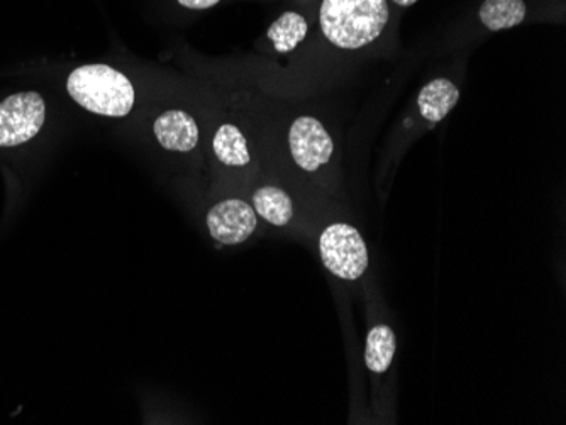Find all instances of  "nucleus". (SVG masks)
<instances>
[{"label":"nucleus","mask_w":566,"mask_h":425,"mask_svg":"<svg viewBox=\"0 0 566 425\" xmlns=\"http://www.w3.org/2000/svg\"><path fill=\"white\" fill-rule=\"evenodd\" d=\"M322 35L341 50H360L376 41L389 23L386 0H322Z\"/></svg>","instance_id":"nucleus-1"},{"label":"nucleus","mask_w":566,"mask_h":425,"mask_svg":"<svg viewBox=\"0 0 566 425\" xmlns=\"http://www.w3.org/2000/svg\"><path fill=\"white\" fill-rule=\"evenodd\" d=\"M66 90L81 108L94 114L124 117L133 111V84L124 73L108 65L73 70Z\"/></svg>","instance_id":"nucleus-2"},{"label":"nucleus","mask_w":566,"mask_h":425,"mask_svg":"<svg viewBox=\"0 0 566 425\" xmlns=\"http://www.w3.org/2000/svg\"><path fill=\"white\" fill-rule=\"evenodd\" d=\"M318 251L322 266L343 282L360 280L370 265L367 241L360 230L343 221L322 227Z\"/></svg>","instance_id":"nucleus-3"},{"label":"nucleus","mask_w":566,"mask_h":425,"mask_svg":"<svg viewBox=\"0 0 566 425\" xmlns=\"http://www.w3.org/2000/svg\"><path fill=\"white\" fill-rule=\"evenodd\" d=\"M47 117L45 100L36 92H21L0 102V148H14L36 138Z\"/></svg>","instance_id":"nucleus-4"},{"label":"nucleus","mask_w":566,"mask_h":425,"mask_svg":"<svg viewBox=\"0 0 566 425\" xmlns=\"http://www.w3.org/2000/svg\"><path fill=\"white\" fill-rule=\"evenodd\" d=\"M288 146L295 165L307 173H316L330 163L334 142L324 124L310 115L295 120L288 130Z\"/></svg>","instance_id":"nucleus-5"},{"label":"nucleus","mask_w":566,"mask_h":425,"mask_svg":"<svg viewBox=\"0 0 566 425\" xmlns=\"http://www.w3.org/2000/svg\"><path fill=\"white\" fill-rule=\"evenodd\" d=\"M206 224L218 245L237 246L257 233L258 215L251 203L242 199H226L209 209Z\"/></svg>","instance_id":"nucleus-6"},{"label":"nucleus","mask_w":566,"mask_h":425,"mask_svg":"<svg viewBox=\"0 0 566 425\" xmlns=\"http://www.w3.org/2000/svg\"><path fill=\"white\" fill-rule=\"evenodd\" d=\"M155 136L165 150L188 153L199 145V126L184 111H167L155 121Z\"/></svg>","instance_id":"nucleus-7"},{"label":"nucleus","mask_w":566,"mask_h":425,"mask_svg":"<svg viewBox=\"0 0 566 425\" xmlns=\"http://www.w3.org/2000/svg\"><path fill=\"white\" fill-rule=\"evenodd\" d=\"M459 90L448 78H434L422 87L417 105L428 123L438 124L458 104Z\"/></svg>","instance_id":"nucleus-8"},{"label":"nucleus","mask_w":566,"mask_h":425,"mask_svg":"<svg viewBox=\"0 0 566 425\" xmlns=\"http://www.w3.org/2000/svg\"><path fill=\"white\" fill-rule=\"evenodd\" d=\"M397 351V337L389 324L379 322L371 327L365 341V364L368 372L380 376L391 370Z\"/></svg>","instance_id":"nucleus-9"},{"label":"nucleus","mask_w":566,"mask_h":425,"mask_svg":"<svg viewBox=\"0 0 566 425\" xmlns=\"http://www.w3.org/2000/svg\"><path fill=\"white\" fill-rule=\"evenodd\" d=\"M251 205L258 217L275 227H287L294 218V202L291 196L273 185H264L255 190Z\"/></svg>","instance_id":"nucleus-10"},{"label":"nucleus","mask_w":566,"mask_h":425,"mask_svg":"<svg viewBox=\"0 0 566 425\" xmlns=\"http://www.w3.org/2000/svg\"><path fill=\"white\" fill-rule=\"evenodd\" d=\"M212 150L222 165L233 166V168H243L251 161L248 141L243 130L234 124H222L218 127L212 139Z\"/></svg>","instance_id":"nucleus-11"},{"label":"nucleus","mask_w":566,"mask_h":425,"mask_svg":"<svg viewBox=\"0 0 566 425\" xmlns=\"http://www.w3.org/2000/svg\"><path fill=\"white\" fill-rule=\"evenodd\" d=\"M480 21L490 32L519 26L526 17L525 0H483Z\"/></svg>","instance_id":"nucleus-12"},{"label":"nucleus","mask_w":566,"mask_h":425,"mask_svg":"<svg viewBox=\"0 0 566 425\" xmlns=\"http://www.w3.org/2000/svg\"><path fill=\"white\" fill-rule=\"evenodd\" d=\"M309 26L297 12H285L272 26L268 27V38L279 53H291L306 39Z\"/></svg>","instance_id":"nucleus-13"},{"label":"nucleus","mask_w":566,"mask_h":425,"mask_svg":"<svg viewBox=\"0 0 566 425\" xmlns=\"http://www.w3.org/2000/svg\"><path fill=\"white\" fill-rule=\"evenodd\" d=\"M176 2L187 9L204 11V9L214 8L221 0H176Z\"/></svg>","instance_id":"nucleus-14"},{"label":"nucleus","mask_w":566,"mask_h":425,"mask_svg":"<svg viewBox=\"0 0 566 425\" xmlns=\"http://www.w3.org/2000/svg\"><path fill=\"white\" fill-rule=\"evenodd\" d=\"M394 2L401 8H409V5L416 4L417 0H394Z\"/></svg>","instance_id":"nucleus-15"}]
</instances>
